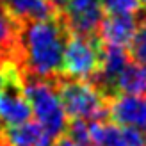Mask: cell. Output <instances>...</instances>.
Wrapping results in <instances>:
<instances>
[{
  "label": "cell",
  "mask_w": 146,
  "mask_h": 146,
  "mask_svg": "<svg viewBox=\"0 0 146 146\" xmlns=\"http://www.w3.org/2000/svg\"><path fill=\"white\" fill-rule=\"evenodd\" d=\"M14 61H4L0 62V93H2L4 86H5V78H7V70H9V64Z\"/></svg>",
  "instance_id": "cell-15"
},
{
  "label": "cell",
  "mask_w": 146,
  "mask_h": 146,
  "mask_svg": "<svg viewBox=\"0 0 146 146\" xmlns=\"http://www.w3.org/2000/svg\"><path fill=\"white\" fill-rule=\"evenodd\" d=\"M70 29L62 13L50 18L21 21L14 62L20 73L55 78L62 75L64 46L70 39Z\"/></svg>",
  "instance_id": "cell-1"
},
{
  "label": "cell",
  "mask_w": 146,
  "mask_h": 146,
  "mask_svg": "<svg viewBox=\"0 0 146 146\" xmlns=\"http://www.w3.org/2000/svg\"><path fill=\"white\" fill-rule=\"evenodd\" d=\"M0 146H13V144H11V143L7 141L4 135H2V132H0Z\"/></svg>",
  "instance_id": "cell-18"
},
{
  "label": "cell",
  "mask_w": 146,
  "mask_h": 146,
  "mask_svg": "<svg viewBox=\"0 0 146 146\" xmlns=\"http://www.w3.org/2000/svg\"><path fill=\"white\" fill-rule=\"evenodd\" d=\"M20 29L21 21L16 16H13L11 11L0 0V57L7 61H14Z\"/></svg>",
  "instance_id": "cell-9"
},
{
  "label": "cell",
  "mask_w": 146,
  "mask_h": 146,
  "mask_svg": "<svg viewBox=\"0 0 146 146\" xmlns=\"http://www.w3.org/2000/svg\"><path fill=\"white\" fill-rule=\"evenodd\" d=\"M71 141H75L80 146H91V135H89V121L84 119H70L66 127V134Z\"/></svg>",
  "instance_id": "cell-13"
},
{
  "label": "cell",
  "mask_w": 146,
  "mask_h": 146,
  "mask_svg": "<svg viewBox=\"0 0 146 146\" xmlns=\"http://www.w3.org/2000/svg\"><path fill=\"white\" fill-rule=\"evenodd\" d=\"M32 118V107L25 96L16 62L9 64L7 78L0 93V128L21 125Z\"/></svg>",
  "instance_id": "cell-5"
},
{
  "label": "cell",
  "mask_w": 146,
  "mask_h": 146,
  "mask_svg": "<svg viewBox=\"0 0 146 146\" xmlns=\"http://www.w3.org/2000/svg\"><path fill=\"white\" fill-rule=\"evenodd\" d=\"M137 31V16L135 14H121L111 13L109 16H104L100 25V38L107 45L128 46L134 34Z\"/></svg>",
  "instance_id": "cell-7"
},
{
  "label": "cell",
  "mask_w": 146,
  "mask_h": 146,
  "mask_svg": "<svg viewBox=\"0 0 146 146\" xmlns=\"http://www.w3.org/2000/svg\"><path fill=\"white\" fill-rule=\"evenodd\" d=\"M109 119L119 127H132L146 132V96L114 94L107 100Z\"/></svg>",
  "instance_id": "cell-6"
},
{
  "label": "cell",
  "mask_w": 146,
  "mask_h": 146,
  "mask_svg": "<svg viewBox=\"0 0 146 146\" xmlns=\"http://www.w3.org/2000/svg\"><path fill=\"white\" fill-rule=\"evenodd\" d=\"M20 77L36 121L43 127L48 139L55 143L61 135L66 134L68 127V116L61 104L55 80L31 75V73H20Z\"/></svg>",
  "instance_id": "cell-2"
},
{
  "label": "cell",
  "mask_w": 146,
  "mask_h": 146,
  "mask_svg": "<svg viewBox=\"0 0 146 146\" xmlns=\"http://www.w3.org/2000/svg\"><path fill=\"white\" fill-rule=\"evenodd\" d=\"M2 135L13 146H52L54 141L48 139L43 127L38 121H25L21 125L0 128Z\"/></svg>",
  "instance_id": "cell-8"
},
{
  "label": "cell",
  "mask_w": 146,
  "mask_h": 146,
  "mask_svg": "<svg viewBox=\"0 0 146 146\" xmlns=\"http://www.w3.org/2000/svg\"><path fill=\"white\" fill-rule=\"evenodd\" d=\"M130 57L141 64H146V16L141 18L137 31L130 41Z\"/></svg>",
  "instance_id": "cell-12"
},
{
  "label": "cell",
  "mask_w": 146,
  "mask_h": 146,
  "mask_svg": "<svg viewBox=\"0 0 146 146\" xmlns=\"http://www.w3.org/2000/svg\"><path fill=\"white\" fill-rule=\"evenodd\" d=\"M146 93V64L128 62L116 80V94H144Z\"/></svg>",
  "instance_id": "cell-11"
},
{
  "label": "cell",
  "mask_w": 146,
  "mask_h": 146,
  "mask_svg": "<svg viewBox=\"0 0 146 146\" xmlns=\"http://www.w3.org/2000/svg\"><path fill=\"white\" fill-rule=\"evenodd\" d=\"M93 146H98V144H93Z\"/></svg>",
  "instance_id": "cell-20"
},
{
  "label": "cell",
  "mask_w": 146,
  "mask_h": 146,
  "mask_svg": "<svg viewBox=\"0 0 146 146\" xmlns=\"http://www.w3.org/2000/svg\"><path fill=\"white\" fill-rule=\"evenodd\" d=\"M52 146H80V144H77L75 141H71L68 135H61V137H59V139H57Z\"/></svg>",
  "instance_id": "cell-16"
},
{
  "label": "cell",
  "mask_w": 146,
  "mask_h": 146,
  "mask_svg": "<svg viewBox=\"0 0 146 146\" xmlns=\"http://www.w3.org/2000/svg\"><path fill=\"white\" fill-rule=\"evenodd\" d=\"M54 80L64 112L70 119H84L89 123L109 119L107 98L93 82L66 75H59Z\"/></svg>",
  "instance_id": "cell-3"
},
{
  "label": "cell",
  "mask_w": 146,
  "mask_h": 146,
  "mask_svg": "<svg viewBox=\"0 0 146 146\" xmlns=\"http://www.w3.org/2000/svg\"><path fill=\"white\" fill-rule=\"evenodd\" d=\"M102 7L111 13H121V14H137L143 5V0H100Z\"/></svg>",
  "instance_id": "cell-14"
},
{
  "label": "cell",
  "mask_w": 146,
  "mask_h": 146,
  "mask_svg": "<svg viewBox=\"0 0 146 146\" xmlns=\"http://www.w3.org/2000/svg\"><path fill=\"white\" fill-rule=\"evenodd\" d=\"M102 48H104V41L100 36L71 34L64 46L62 75L91 82V78L96 75L100 68Z\"/></svg>",
  "instance_id": "cell-4"
},
{
  "label": "cell",
  "mask_w": 146,
  "mask_h": 146,
  "mask_svg": "<svg viewBox=\"0 0 146 146\" xmlns=\"http://www.w3.org/2000/svg\"><path fill=\"white\" fill-rule=\"evenodd\" d=\"M143 4H144V5H146V0H143Z\"/></svg>",
  "instance_id": "cell-19"
},
{
  "label": "cell",
  "mask_w": 146,
  "mask_h": 146,
  "mask_svg": "<svg viewBox=\"0 0 146 146\" xmlns=\"http://www.w3.org/2000/svg\"><path fill=\"white\" fill-rule=\"evenodd\" d=\"M2 2L20 21L43 20L59 13L48 0H2Z\"/></svg>",
  "instance_id": "cell-10"
},
{
  "label": "cell",
  "mask_w": 146,
  "mask_h": 146,
  "mask_svg": "<svg viewBox=\"0 0 146 146\" xmlns=\"http://www.w3.org/2000/svg\"><path fill=\"white\" fill-rule=\"evenodd\" d=\"M48 2L52 4L59 13H62V11H64V7H66V4H68V0H48Z\"/></svg>",
  "instance_id": "cell-17"
}]
</instances>
